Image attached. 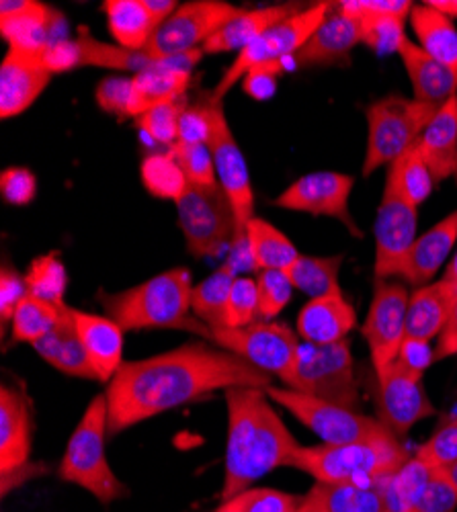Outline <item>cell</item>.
I'll return each mask as SVG.
<instances>
[{
    "label": "cell",
    "instance_id": "obj_47",
    "mask_svg": "<svg viewBox=\"0 0 457 512\" xmlns=\"http://www.w3.org/2000/svg\"><path fill=\"white\" fill-rule=\"evenodd\" d=\"M257 293H259V320L275 322V318L292 302L294 285L285 271H257Z\"/></svg>",
    "mask_w": 457,
    "mask_h": 512
},
{
    "label": "cell",
    "instance_id": "obj_24",
    "mask_svg": "<svg viewBox=\"0 0 457 512\" xmlns=\"http://www.w3.org/2000/svg\"><path fill=\"white\" fill-rule=\"evenodd\" d=\"M355 326L357 312L343 293L316 297L298 314V336L310 345L341 343Z\"/></svg>",
    "mask_w": 457,
    "mask_h": 512
},
{
    "label": "cell",
    "instance_id": "obj_51",
    "mask_svg": "<svg viewBox=\"0 0 457 512\" xmlns=\"http://www.w3.org/2000/svg\"><path fill=\"white\" fill-rule=\"evenodd\" d=\"M95 101L101 111L117 119L132 117V76H107L95 89Z\"/></svg>",
    "mask_w": 457,
    "mask_h": 512
},
{
    "label": "cell",
    "instance_id": "obj_1",
    "mask_svg": "<svg viewBox=\"0 0 457 512\" xmlns=\"http://www.w3.org/2000/svg\"><path fill=\"white\" fill-rule=\"evenodd\" d=\"M273 386V377L218 345L189 343L169 353L123 363L107 383L109 435L220 390Z\"/></svg>",
    "mask_w": 457,
    "mask_h": 512
},
{
    "label": "cell",
    "instance_id": "obj_54",
    "mask_svg": "<svg viewBox=\"0 0 457 512\" xmlns=\"http://www.w3.org/2000/svg\"><path fill=\"white\" fill-rule=\"evenodd\" d=\"M27 293L29 289L25 277L11 267H3V271H0V322H3V330L9 322H13V316Z\"/></svg>",
    "mask_w": 457,
    "mask_h": 512
},
{
    "label": "cell",
    "instance_id": "obj_56",
    "mask_svg": "<svg viewBox=\"0 0 457 512\" xmlns=\"http://www.w3.org/2000/svg\"><path fill=\"white\" fill-rule=\"evenodd\" d=\"M41 64L54 76L62 72H72L80 68V52H78V41L68 37H58L52 44L41 52Z\"/></svg>",
    "mask_w": 457,
    "mask_h": 512
},
{
    "label": "cell",
    "instance_id": "obj_4",
    "mask_svg": "<svg viewBox=\"0 0 457 512\" xmlns=\"http://www.w3.org/2000/svg\"><path fill=\"white\" fill-rule=\"evenodd\" d=\"M400 439L386 433L373 439L300 447L287 467L300 469L320 484L380 486L410 459Z\"/></svg>",
    "mask_w": 457,
    "mask_h": 512
},
{
    "label": "cell",
    "instance_id": "obj_37",
    "mask_svg": "<svg viewBox=\"0 0 457 512\" xmlns=\"http://www.w3.org/2000/svg\"><path fill=\"white\" fill-rule=\"evenodd\" d=\"M386 185L414 207L423 205L431 197L435 179L417 144L388 166Z\"/></svg>",
    "mask_w": 457,
    "mask_h": 512
},
{
    "label": "cell",
    "instance_id": "obj_28",
    "mask_svg": "<svg viewBox=\"0 0 457 512\" xmlns=\"http://www.w3.org/2000/svg\"><path fill=\"white\" fill-rule=\"evenodd\" d=\"M298 13L296 7L289 5H277V7H261V9H251L234 17L226 27H222L210 41H205L201 52L203 54H224V52H242L251 44L273 29L275 25L283 23L285 19Z\"/></svg>",
    "mask_w": 457,
    "mask_h": 512
},
{
    "label": "cell",
    "instance_id": "obj_3",
    "mask_svg": "<svg viewBox=\"0 0 457 512\" xmlns=\"http://www.w3.org/2000/svg\"><path fill=\"white\" fill-rule=\"evenodd\" d=\"M193 287L189 269L175 267L126 291L101 295V304L126 332L179 328L212 340V330L191 316Z\"/></svg>",
    "mask_w": 457,
    "mask_h": 512
},
{
    "label": "cell",
    "instance_id": "obj_8",
    "mask_svg": "<svg viewBox=\"0 0 457 512\" xmlns=\"http://www.w3.org/2000/svg\"><path fill=\"white\" fill-rule=\"evenodd\" d=\"M330 11H332V3H318L314 7L294 13L283 23L263 33L255 44L238 52L234 62L224 70L214 93L210 95V101L222 103L224 97L234 89V84L242 80L248 74V70H253L255 66L294 58L298 50L312 37V33L324 23Z\"/></svg>",
    "mask_w": 457,
    "mask_h": 512
},
{
    "label": "cell",
    "instance_id": "obj_26",
    "mask_svg": "<svg viewBox=\"0 0 457 512\" xmlns=\"http://www.w3.org/2000/svg\"><path fill=\"white\" fill-rule=\"evenodd\" d=\"M457 302V287L439 279L410 293L406 312V336L431 340L439 338L453 314Z\"/></svg>",
    "mask_w": 457,
    "mask_h": 512
},
{
    "label": "cell",
    "instance_id": "obj_13",
    "mask_svg": "<svg viewBox=\"0 0 457 512\" xmlns=\"http://www.w3.org/2000/svg\"><path fill=\"white\" fill-rule=\"evenodd\" d=\"M294 390L357 410L361 394L349 340L332 345L304 343L300 349Z\"/></svg>",
    "mask_w": 457,
    "mask_h": 512
},
{
    "label": "cell",
    "instance_id": "obj_35",
    "mask_svg": "<svg viewBox=\"0 0 457 512\" xmlns=\"http://www.w3.org/2000/svg\"><path fill=\"white\" fill-rule=\"evenodd\" d=\"M238 277L236 265L230 261L193 287L191 312L210 330L226 328V308L232 285Z\"/></svg>",
    "mask_w": 457,
    "mask_h": 512
},
{
    "label": "cell",
    "instance_id": "obj_49",
    "mask_svg": "<svg viewBox=\"0 0 457 512\" xmlns=\"http://www.w3.org/2000/svg\"><path fill=\"white\" fill-rule=\"evenodd\" d=\"M259 318L257 281L251 277H236L226 308V328L251 326Z\"/></svg>",
    "mask_w": 457,
    "mask_h": 512
},
{
    "label": "cell",
    "instance_id": "obj_57",
    "mask_svg": "<svg viewBox=\"0 0 457 512\" xmlns=\"http://www.w3.org/2000/svg\"><path fill=\"white\" fill-rule=\"evenodd\" d=\"M281 70H283L281 62H267V64L255 66L253 70H248L242 82L244 93H248L257 101L271 99L275 95L277 76L281 74Z\"/></svg>",
    "mask_w": 457,
    "mask_h": 512
},
{
    "label": "cell",
    "instance_id": "obj_22",
    "mask_svg": "<svg viewBox=\"0 0 457 512\" xmlns=\"http://www.w3.org/2000/svg\"><path fill=\"white\" fill-rule=\"evenodd\" d=\"M457 242V209L414 240L398 277L414 289L425 287L443 269Z\"/></svg>",
    "mask_w": 457,
    "mask_h": 512
},
{
    "label": "cell",
    "instance_id": "obj_60",
    "mask_svg": "<svg viewBox=\"0 0 457 512\" xmlns=\"http://www.w3.org/2000/svg\"><path fill=\"white\" fill-rule=\"evenodd\" d=\"M427 5L447 15L449 19H457V0H427Z\"/></svg>",
    "mask_w": 457,
    "mask_h": 512
},
{
    "label": "cell",
    "instance_id": "obj_53",
    "mask_svg": "<svg viewBox=\"0 0 457 512\" xmlns=\"http://www.w3.org/2000/svg\"><path fill=\"white\" fill-rule=\"evenodd\" d=\"M337 7L349 15L351 19L361 17H400L406 21L410 17L414 5L410 0H343Z\"/></svg>",
    "mask_w": 457,
    "mask_h": 512
},
{
    "label": "cell",
    "instance_id": "obj_34",
    "mask_svg": "<svg viewBox=\"0 0 457 512\" xmlns=\"http://www.w3.org/2000/svg\"><path fill=\"white\" fill-rule=\"evenodd\" d=\"M306 498L320 512H388L386 498L380 486L316 482Z\"/></svg>",
    "mask_w": 457,
    "mask_h": 512
},
{
    "label": "cell",
    "instance_id": "obj_48",
    "mask_svg": "<svg viewBox=\"0 0 457 512\" xmlns=\"http://www.w3.org/2000/svg\"><path fill=\"white\" fill-rule=\"evenodd\" d=\"M435 469H447L457 461V414L439 418L433 435L414 453Z\"/></svg>",
    "mask_w": 457,
    "mask_h": 512
},
{
    "label": "cell",
    "instance_id": "obj_42",
    "mask_svg": "<svg viewBox=\"0 0 457 512\" xmlns=\"http://www.w3.org/2000/svg\"><path fill=\"white\" fill-rule=\"evenodd\" d=\"M140 177L150 195L158 199H171L175 203L189 187L183 170L169 152L146 156L140 166Z\"/></svg>",
    "mask_w": 457,
    "mask_h": 512
},
{
    "label": "cell",
    "instance_id": "obj_10",
    "mask_svg": "<svg viewBox=\"0 0 457 512\" xmlns=\"http://www.w3.org/2000/svg\"><path fill=\"white\" fill-rule=\"evenodd\" d=\"M175 205L187 250L197 259L218 256L228 244L234 242V209L220 185H189Z\"/></svg>",
    "mask_w": 457,
    "mask_h": 512
},
{
    "label": "cell",
    "instance_id": "obj_23",
    "mask_svg": "<svg viewBox=\"0 0 457 512\" xmlns=\"http://www.w3.org/2000/svg\"><path fill=\"white\" fill-rule=\"evenodd\" d=\"M76 332L101 383H109L123 365V330L109 316L72 308Z\"/></svg>",
    "mask_w": 457,
    "mask_h": 512
},
{
    "label": "cell",
    "instance_id": "obj_46",
    "mask_svg": "<svg viewBox=\"0 0 457 512\" xmlns=\"http://www.w3.org/2000/svg\"><path fill=\"white\" fill-rule=\"evenodd\" d=\"M187 105L185 99H179L175 103L156 107L140 117H136V127L142 136H146L154 144L173 146L179 142V125L181 117L185 113Z\"/></svg>",
    "mask_w": 457,
    "mask_h": 512
},
{
    "label": "cell",
    "instance_id": "obj_38",
    "mask_svg": "<svg viewBox=\"0 0 457 512\" xmlns=\"http://www.w3.org/2000/svg\"><path fill=\"white\" fill-rule=\"evenodd\" d=\"M68 308L70 306H54L46 300H41V297L27 293L13 316L11 340L13 343H27L33 347L60 324Z\"/></svg>",
    "mask_w": 457,
    "mask_h": 512
},
{
    "label": "cell",
    "instance_id": "obj_18",
    "mask_svg": "<svg viewBox=\"0 0 457 512\" xmlns=\"http://www.w3.org/2000/svg\"><path fill=\"white\" fill-rule=\"evenodd\" d=\"M417 209L404 201L392 187L386 185L373 236H376V261H373V275L376 279H394L406 259L408 250L417 240Z\"/></svg>",
    "mask_w": 457,
    "mask_h": 512
},
{
    "label": "cell",
    "instance_id": "obj_32",
    "mask_svg": "<svg viewBox=\"0 0 457 512\" xmlns=\"http://www.w3.org/2000/svg\"><path fill=\"white\" fill-rule=\"evenodd\" d=\"M410 25L417 37V46L425 54L445 66L457 68V27L453 19L423 3L414 5Z\"/></svg>",
    "mask_w": 457,
    "mask_h": 512
},
{
    "label": "cell",
    "instance_id": "obj_5",
    "mask_svg": "<svg viewBox=\"0 0 457 512\" xmlns=\"http://www.w3.org/2000/svg\"><path fill=\"white\" fill-rule=\"evenodd\" d=\"M109 435L107 396L99 394L91 400L66 445L58 476L74 486L85 488L99 502L111 504L130 496V490L115 476L105 453Z\"/></svg>",
    "mask_w": 457,
    "mask_h": 512
},
{
    "label": "cell",
    "instance_id": "obj_62",
    "mask_svg": "<svg viewBox=\"0 0 457 512\" xmlns=\"http://www.w3.org/2000/svg\"><path fill=\"white\" fill-rule=\"evenodd\" d=\"M445 472H447V476L451 478V482L457 486V461H455L453 465H449V467L445 469Z\"/></svg>",
    "mask_w": 457,
    "mask_h": 512
},
{
    "label": "cell",
    "instance_id": "obj_41",
    "mask_svg": "<svg viewBox=\"0 0 457 512\" xmlns=\"http://www.w3.org/2000/svg\"><path fill=\"white\" fill-rule=\"evenodd\" d=\"M25 281L31 295L41 297V300H46L54 306H68L66 304L68 275L58 252H48L33 259L25 275Z\"/></svg>",
    "mask_w": 457,
    "mask_h": 512
},
{
    "label": "cell",
    "instance_id": "obj_50",
    "mask_svg": "<svg viewBox=\"0 0 457 512\" xmlns=\"http://www.w3.org/2000/svg\"><path fill=\"white\" fill-rule=\"evenodd\" d=\"M410 512H457V486L445 469H433Z\"/></svg>",
    "mask_w": 457,
    "mask_h": 512
},
{
    "label": "cell",
    "instance_id": "obj_20",
    "mask_svg": "<svg viewBox=\"0 0 457 512\" xmlns=\"http://www.w3.org/2000/svg\"><path fill=\"white\" fill-rule=\"evenodd\" d=\"M52 80L41 58L29 52L9 48L0 66V117L11 119L25 113Z\"/></svg>",
    "mask_w": 457,
    "mask_h": 512
},
{
    "label": "cell",
    "instance_id": "obj_61",
    "mask_svg": "<svg viewBox=\"0 0 457 512\" xmlns=\"http://www.w3.org/2000/svg\"><path fill=\"white\" fill-rule=\"evenodd\" d=\"M441 279L457 287V254L449 261V265H447V269H445V273H443Z\"/></svg>",
    "mask_w": 457,
    "mask_h": 512
},
{
    "label": "cell",
    "instance_id": "obj_45",
    "mask_svg": "<svg viewBox=\"0 0 457 512\" xmlns=\"http://www.w3.org/2000/svg\"><path fill=\"white\" fill-rule=\"evenodd\" d=\"M169 154L175 158V162L183 170L189 185H197V187L218 185L214 156L207 144L177 142L169 148Z\"/></svg>",
    "mask_w": 457,
    "mask_h": 512
},
{
    "label": "cell",
    "instance_id": "obj_31",
    "mask_svg": "<svg viewBox=\"0 0 457 512\" xmlns=\"http://www.w3.org/2000/svg\"><path fill=\"white\" fill-rule=\"evenodd\" d=\"M103 13L117 46L132 52H144L160 27L146 9V0H107Z\"/></svg>",
    "mask_w": 457,
    "mask_h": 512
},
{
    "label": "cell",
    "instance_id": "obj_25",
    "mask_svg": "<svg viewBox=\"0 0 457 512\" xmlns=\"http://www.w3.org/2000/svg\"><path fill=\"white\" fill-rule=\"evenodd\" d=\"M179 60L156 62L132 76V119L156 107L185 99L191 68L181 66Z\"/></svg>",
    "mask_w": 457,
    "mask_h": 512
},
{
    "label": "cell",
    "instance_id": "obj_17",
    "mask_svg": "<svg viewBox=\"0 0 457 512\" xmlns=\"http://www.w3.org/2000/svg\"><path fill=\"white\" fill-rule=\"evenodd\" d=\"M376 379V418L396 439L406 437L414 424L437 414L423 386V377L410 375L392 363L376 373Z\"/></svg>",
    "mask_w": 457,
    "mask_h": 512
},
{
    "label": "cell",
    "instance_id": "obj_9",
    "mask_svg": "<svg viewBox=\"0 0 457 512\" xmlns=\"http://www.w3.org/2000/svg\"><path fill=\"white\" fill-rule=\"evenodd\" d=\"M203 105L207 119H210V140H207V146H210L214 156L218 185L224 189L234 209L236 234L232 248L238 250L246 246V226L255 218V193L251 175H248L246 158L232 134L222 103H214L207 97Z\"/></svg>",
    "mask_w": 457,
    "mask_h": 512
},
{
    "label": "cell",
    "instance_id": "obj_64",
    "mask_svg": "<svg viewBox=\"0 0 457 512\" xmlns=\"http://www.w3.org/2000/svg\"><path fill=\"white\" fill-rule=\"evenodd\" d=\"M312 506H314V504H312ZM314 508H316V506H314ZM316 512H320V510H318V508H316Z\"/></svg>",
    "mask_w": 457,
    "mask_h": 512
},
{
    "label": "cell",
    "instance_id": "obj_6",
    "mask_svg": "<svg viewBox=\"0 0 457 512\" xmlns=\"http://www.w3.org/2000/svg\"><path fill=\"white\" fill-rule=\"evenodd\" d=\"M441 105L388 95L373 101L365 109L367 117V150L363 160V177L373 170L390 166L404 152L419 142L427 125L433 121Z\"/></svg>",
    "mask_w": 457,
    "mask_h": 512
},
{
    "label": "cell",
    "instance_id": "obj_2",
    "mask_svg": "<svg viewBox=\"0 0 457 512\" xmlns=\"http://www.w3.org/2000/svg\"><path fill=\"white\" fill-rule=\"evenodd\" d=\"M226 410L228 439L220 492L222 502L242 494L273 469L287 467L289 459L302 447L275 412L265 390H226Z\"/></svg>",
    "mask_w": 457,
    "mask_h": 512
},
{
    "label": "cell",
    "instance_id": "obj_39",
    "mask_svg": "<svg viewBox=\"0 0 457 512\" xmlns=\"http://www.w3.org/2000/svg\"><path fill=\"white\" fill-rule=\"evenodd\" d=\"M78 52H80V68L85 66H95L103 70H113V72H142L150 68L152 62L146 52H132L121 48L117 44H105L101 39H95L82 31L78 37Z\"/></svg>",
    "mask_w": 457,
    "mask_h": 512
},
{
    "label": "cell",
    "instance_id": "obj_63",
    "mask_svg": "<svg viewBox=\"0 0 457 512\" xmlns=\"http://www.w3.org/2000/svg\"><path fill=\"white\" fill-rule=\"evenodd\" d=\"M453 177H455V183H457V168H455V175Z\"/></svg>",
    "mask_w": 457,
    "mask_h": 512
},
{
    "label": "cell",
    "instance_id": "obj_11",
    "mask_svg": "<svg viewBox=\"0 0 457 512\" xmlns=\"http://www.w3.org/2000/svg\"><path fill=\"white\" fill-rule=\"evenodd\" d=\"M240 13V7L224 0H191L158 27L144 52L152 62L179 60L197 52V48L201 50L205 41H210Z\"/></svg>",
    "mask_w": 457,
    "mask_h": 512
},
{
    "label": "cell",
    "instance_id": "obj_15",
    "mask_svg": "<svg viewBox=\"0 0 457 512\" xmlns=\"http://www.w3.org/2000/svg\"><path fill=\"white\" fill-rule=\"evenodd\" d=\"M410 291L406 283L392 279H376L371 304L361 326L367 343L373 371L380 373L390 367L406 338V312Z\"/></svg>",
    "mask_w": 457,
    "mask_h": 512
},
{
    "label": "cell",
    "instance_id": "obj_43",
    "mask_svg": "<svg viewBox=\"0 0 457 512\" xmlns=\"http://www.w3.org/2000/svg\"><path fill=\"white\" fill-rule=\"evenodd\" d=\"M304 504L302 496L287 494L275 488H248L228 502H222L218 512H298Z\"/></svg>",
    "mask_w": 457,
    "mask_h": 512
},
{
    "label": "cell",
    "instance_id": "obj_40",
    "mask_svg": "<svg viewBox=\"0 0 457 512\" xmlns=\"http://www.w3.org/2000/svg\"><path fill=\"white\" fill-rule=\"evenodd\" d=\"M433 469L429 463L412 455L396 474H392L386 482L380 484L388 512H410L417 502L421 490L429 482Z\"/></svg>",
    "mask_w": 457,
    "mask_h": 512
},
{
    "label": "cell",
    "instance_id": "obj_19",
    "mask_svg": "<svg viewBox=\"0 0 457 512\" xmlns=\"http://www.w3.org/2000/svg\"><path fill=\"white\" fill-rule=\"evenodd\" d=\"M62 13L37 0H3L0 3V33L9 48L41 56L56 37Z\"/></svg>",
    "mask_w": 457,
    "mask_h": 512
},
{
    "label": "cell",
    "instance_id": "obj_30",
    "mask_svg": "<svg viewBox=\"0 0 457 512\" xmlns=\"http://www.w3.org/2000/svg\"><path fill=\"white\" fill-rule=\"evenodd\" d=\"M35 353L44 359L48 365H52L56 371L78 377V379H93L99 381L89 355L80 343V336L76 332L72 308H68L66 316L60 320V324L39 343L33 345Z\"/></svg>",
    "mask_w": 457,
    "mask_h": 512
},
{
    "label": "cell",
    "instance_id": "obj_14",
    "mask_svg": "<svg viewBox=\"0 0 457 512\" xmlns=\"http://www.w3.org/2000/svg\"><path fill=\"white\" fill-rule=\"evenodd\" d=\"M33 406L23 386H0V480L3 496L25 480L44 474V467L31 463Z\"/></svg>",
    "mask_w": 457,
    "mask_h": 512
},
{
    "label": "cell",
    "instance_id": "obj_36",
    "mask_svg": "<svg viewBox=\"0 0 457 512\" xmlns=\"http://www.w3.org/2000/svg\"><path fill=\"white\" fill-rule=\"evenodd\" d=\"M343 261H345L343 254H332V256L300 254L298 261L292 267H287L285 273L289 281H292L294 289L306 293L310 300H316V297L343 293L339 283Z\"/></svg>",
    "mask_w": 457,
    "mask_h": 512
},
{
    "label": "cell",
    "instance_id": "obj_16",
    "mask_svg": "<svg viewBox=\"0 0 457 512\" xmlns=\"http://www.w3.org/2000/svg\"><path fill=\"white\" fill-rule=\"evenodd\" d=\"M355 187V179L335 170H318V173L304 175L296 183L289 185L273 205L289 211L310 213L316 218H332L341 222L351 236L363 238L361 228L353 220L349 211V197Z\"/></svg>",
    "mask_w": 457,
    "mask_h": 512
},
{
    "label": "cell",
    "instance_id": "obj_44",
    "mask_svg": "<svg viewBox=\"0 0 457 512\" xmlns=\"http://www.w3.org/2000/svg\"><path fill=\"white\" fill-rule=\"evenodd\" d=\"M361 29V44L380 56L400 54L406 44L404 19L400 17H361L355 19Z\"/></svg>",
    "mask_w": 457,
    "mask_h": 512
},
{
    "label": "cell",
    "instance_id": "obj_7",
    "mask_svg": "<svg viewBox=\"0 0 457 512\" xmlns=\"http://www.w3.org/2000/svg\"><path fill=\"white\" fill-rule=\"evenodd\" d=\"M212 343L251 363L267 375H275L285 388H296L300 359L298 334L281 322H255L244 328H216Z\"/></svg>",
    "mask_w": 457,
    "mask_h": 512
},
{
    "label": "cell",
    "instance_id": "obj_29",
    "mask_svg": "<svg viewBox=\"0 0 457 512\" xmlns=\"http://www.w3.org/2000/svg\"><path fill=\"white\" fill-rule=\"evenodd\" d=\"M419 152L429 164L435 183L455 175L457 168V97L441 105L433 121L417 142Z\"/></svg>",
    "mask_w": 457,
    "mask_h": 512
},
{
    "label": "cell",
    "instance_id": "obj_33",
    "mask_svg": "<svg viewBox=\"0 0 457 512\" xmlns=\"http://www.w3.org/2000/svg\"><path fill=\"white\" fill-rule=\"evenodd\" d=\"M246 248L251 254L253 269L257 271H285L300 256V250L292 240L279 228L257 216L246 226Z\"/></svg>",
    "mask_w": 457,
    "mask_h": 512
},
{
    "label": "cell",
    "instance_id": "obj_27",
    "mask_svg": "<svg viewBox=\"0 0 457 512\" xmlns=\"http://www.w3.org/2000/svg\"><path fill=\"white\" fill-rule=\"evenodd\" d=\"M398 56L410 78L414 99L443 105L457 97V68L433 60L412 39H406Z\"/></svg>",
    "mask_w": 457,
    "mask_h": 512
},
{
    "label": "cell",
    "instance_id": "obj_59",
    "mask_svg": "<svg viewBox=\"0 0 457 512\" xmlns=\"http://www.w3.org/2000/svg\"><path fill=\"white\" fill-rule=\"evenodd\" d=\"M457 355V302L453 308V314L443 330V334L437 338L435 347V361H443Z\"/></svg>",
    "mask_w": 457,
    "mask_h": 512
},
{
    "label": "cell",
    "instance_id": "obj_55",
    "mask_svg": "<svg viewBox=\"0 0 457 512\" xmlns=\"http://www.w3.org/2000/svg\"><path fill=\"white\" fill-rule=\"evenodd\" d=\"M394 363L410 375L425 377L429 367L433 363H437L435 361V347L429 343V340H419V338H408L406 336Z\"/></svg>",
    "mask_w": 457,
    "mask_h": 512
},
{
    "label": "cell",
    "instance_id": "obj_58",
    "mask_svg": "<svg viewBox=\"0 0 457 512\" xmlns=\"http://www.w3.org/2000/svg\"><path fill=\"white\" fill-rule=\"evenodd\" d=\"M207 140H210V119H207L205 105L187 107L179 125V142L207 144Z\"/></svg>",
    "mask_w": 457,
    "mask_h": 512
},
{
    "label": "cell",
    "instance_id": "obj_52",
    "mask_svg": "<svg viewBox=\"0 0 457 512\" xmlns=\"http://www.w3.org/2000/svg\"><path fill=\"white\" fill-rule=\"evenodd\" d=\"M0 195L9 205H29L37 195V179L29 168H5L0 175Z\"/></svg>",
    "mask_w": 457,
    "mask_h": 512
},
{
    "label": "cell",
    "instance_id": "obj_21",
    "mask_svg": "<svg viewBox=\"0 0 457 512\" xmlns=\"http://www.w3.org/2000/svg\"><path fill=\"white\" fill-rule=\"evenodd\" d=\"M357 44H361L359 23L337 7V11H330L324 23L298 50L294 62L300 68L349 64V56Z\"/></svg>",
    "mask_w": 457,
    "mask_h": 512
},
{
    "label": "cell",
    "instance_id": "obj_12",
    "mask_svg": "<svg viewBox=\"0 0 457 512\" xmlns=\"http://www.w3.org/2000/svg\"><path fill=\"white\" fill-rule=\"evenodd\" d=\"M265 392L271 398V402L279 404L294 418H298L306 429H310L316 437L322 439V443L343 445L388 433L378 418L365 416L357 410L318 400L289 388L271 386Z\"/></svg>",
    "mask_w": 457,
    "mask_h": 512
}]
</instances>
